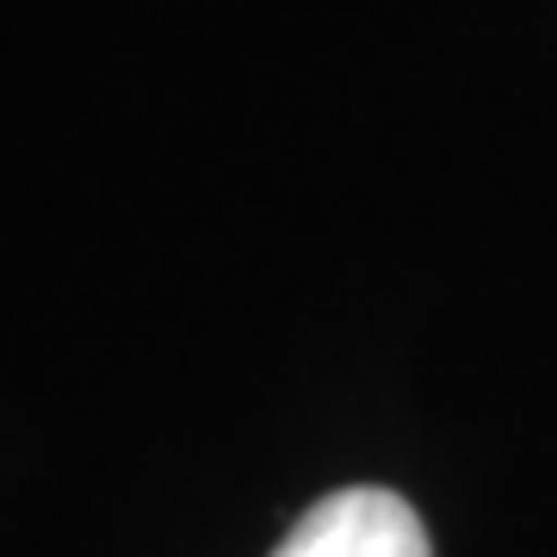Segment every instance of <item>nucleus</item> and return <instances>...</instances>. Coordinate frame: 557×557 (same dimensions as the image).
Segmentation results:
<instances>
[{"label":"nucleus","mask_w":557,"mask_h":557,"mask_svg":"<svg viewBox=\"0 0 557 557\" xmlns=\"http://www.w3.org/2000/svg\"><path fill=\"white\" fill-rule=\"evenodd\" d=\"M273 557H434L428 527L397 490H335L278 539Z\"/></svg>","instance_id":"nucleus-1"}]
</instances>
